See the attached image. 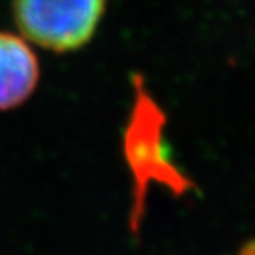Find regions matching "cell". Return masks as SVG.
<instances>
[{"label":"cell","instance_id":"obj_1","mask_svg":"<svg viewBox=\"0 0 255 255\" xmlns=\"http://www.w3.org/2000/svg\"><path fill=\"white\" fill-rule=\"evenodd\" d=\"M132 105L123 129L121 149L131 176L129 231L137 236L146 211V197L152 186L164 187L172 196L182 197L197 186L171 154L166 139L167 116L139 73L132 75Z\"/></svg>","mask_w":255,"mask_h":255},{"label":"cell","instance_id":"obj_2","mask_svg":"<svg viewBox=\"0 0 255 255\" xmlns=\"http://www.w3.org/2000/svg\"><path fill=\"white\" fill-rule=\"evenodd\" d=\"M106 12V0H12V15L28 43L68 53L91 42Z\"/></svg>","mask_w":255,"mask_h":255},{"label":"cell","instance_id":"obj_3","mask_svg":"<svg viewBox=\"0 0 255 255\" xmlns=\"http://www.w3.org/2000/svg\"><path fill=\"white\" fill-rule=\"evenodd\" d=\"M40 81V63L22 35L0 30V111L22 106Z\"/></svg>","mask_w":255,"mask_h":255},{"label":"cell","instance_id":"obj_4","mask_svg":"<svg viewBox=\"0 0 255 255\" xmlns=\"http://www.w3.org/2000/svg\"><path fill=\"white\" fill-rule=\"evenodd\" d=\"M254 254H255V251H254V242L252 241H247L237 252V255H254Z\"/></svg>","mask_w":255,"mask_h":255}]
</instances>
